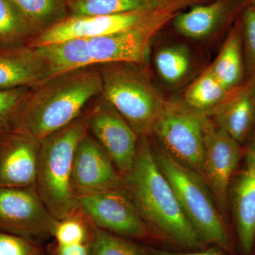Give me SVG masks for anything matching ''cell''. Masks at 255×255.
<instances>
[{
	"label": "cell",
	"mask_w": 255,
	"mask_h": 255,
	"mask_svg": "<svg viewBox=\"0 0 255 255\" xmlns=\"http://www.w3.org/2000/svg\"><path fill=\"white\" fill-rule=\"evenodd\" d=\"M153 65L164 85L177 89L190 78L194 69V59L189 47L182 42L167 41L156 47Z\"/></svg>",
	"instance_id": "20"
},
{
	"label": "cell",
	"mask_w": 255,
	"mask_h": 255,
	"mask_svg": "<svg viewBox=\"0 0 255 255\" xmlns=\"http://www.w3.org/2000/svg\"><path fill=\"white\" fill-rule=\"evenodd\" d=\"M248 1V4H255V0H247Z\"/></svg>",
	"instance_id": "34"
},
{
	"label": "cell",
	"mask_w": 255,
	"mask_h": 255,
	"mask_svg": "<svg viewBox=\"0 0 255 255\" xmlns=\"http://www.w3.org/2000/svg\"><path fill=\"white\" fill-rule=\"evenodd\" d=\"M147 248L150 255H228L226 252L214 246L198 251L186 252L168 251L150 246H147Z\"/></svg>",
	"instance_id": "31"
},
{
	"label": "cell",
	"mask_w": 255,
	"mask_h": 255,
	"mask_svg": "<svg viewBox=\"0 0 255 255\" xmlns=\"http://www.w3.org/2000/svg\"><path fill=\"white\" fill-rule=\"evenodd\" d=\"M33 36L24 16L12 0H0V48L28 44Z\"/></svg>",
	"instance_id": "25"
},
{
	"label": "cell",
	"mask_w": 255,
	"mask_h": 255,
	"mask_svg": "<svg viewBox=\"0 0 255 255\" xmlns=\"http://www.w3.org/2000/svg\"><path fill=\"white\" fill-rule=\"evenodd\" d=\"M12 1L22 13L33 36L46 31L69 15L67 0Z\"/></svg>",
	"instance_id": "23"
},
{
	"label": "cell",
	"mask_w": 255,
	"mask_h": 255,
	"mask_svg": "<svg viewBox=\"0 0 255 255\" xmlns=\"http://www.w3.org/2000/svg\"><path fill=\"white\" fill-rule=\"evenodd\" d=\"M101 95L130 124L139 136H149L167 100L152 84L145 65L114 63L97 65Z\"/></svg>",
	"instance_id": "4"
},
{
	"label": "cell",
	"mask_w": 255,
	"mask_h": 255,
	"mask_svg": "<svg viewBox=\"0 0 255 255\" xmlns=\"http://www.w3.org/2000/svg\"><path fill=\"white\" fill-rule=\"evenodd\" d=\"M151 135L164 153L201 176L204 156L201 114L182 100H167Z\"/></svg>",
	"instance_id": "6"
},
{
	"label": "cell",
	"mask_w": 255,
	"mask_h": 255,
	"mask_svg": "<svg viewBox=\"0 0 255 255\" xmlns=\"http://www.w3.org/2000/svg\"><path fill=\"white\" fill-rule=\"evenodd\" d=\"M246 77L255 75V4H248L240 16Z\"/></svg>",
	"instance_id": "29"
},
{
	"label": "cell",
	"mask_w": 255,
	"mask_h": 255,
	"mask_svg": "<svg viewBox=\"0 0 255 255\" xmlns=\"http://www.w3.org/2000/svg\"><path fill=\"white\" fill-rule=\"evenodd\" d=\"M31 87L0 90V135L16 127Z\"/></svg>",
	"instance_id": "27"
},
{
	"label": "cell",
	"mask_w": 255,
	"mask_h": 255,
	"mask_svg": "<svg viewBox=\"0 0 255 255\" xmlns=\"http://www.w3.org/2000/svg\"><path fill=\"white\" fill-rule=\"evenodd\" d=\"M124 186L142 219L159 240L187 251L206 248L189 222L177 196L156 162L147 137H139Z\"/></svg>",
	"instance_id": "1"
},
{
	"label": "cell",
	"mask_w": 255,
	"mask_h": 255,
	"mask_svg": "<svg viewBox=\"0 0 255 255\" xmlns=\"http://www.w3.org/2000/svg\"><path fill=\"white\" fill-rule=\"evenodd\" d=\"M243 166L230 185L236 234L243 255H253L255 245V131L244 146Z\"/></svg>",
	"instance_id": "14"
},
{
	"label": "cell",
	"mask_w": 255,
	"mask_h": 255,
	"mask_svg": "<svg viewBox=\"0 0 255 255\" xmlns=\"http://www.w3.org/2000/svg\"><path fill=\"white\" fill-rule=\"evenodd\" d=\"M78 214L58 221L53 233L57 246L89 243L90 238L89 224L87 225L84 220L78 217Z\"/></svg>",
	"instance_id": "28"
},
{
	"label": "cell",
	"mask_w": 255,
	"mask_h": 255,
	"mask_svg": "<svg viewBox=\"0 0 255 255\" xmlns=\"http://www.w3.org/2000/svg\"><path fill=\"white\" fill-rule=\"evenodd\" d=\"M36 48L46 64L49 72L48 79L79 69L96 66L89 50L88 38H70Z\"/></svg>",
	"instance_id": "21"
},
{
	"label": "cell",
	"mask_w": 255,
	"mask_h": 255,
	"mask_svg": "<svg viewBox=\"0 0 255 255\" xmlns=\"http://www.w3.org/2000/svg\"><path fill=\"white\" fill-rule=\"evenodd\" d=\"M253 255H255V245L254 251H253Z\"/></svg>",
	"instance_id": "35"
},
{
	"label": "cell",
	"mask_w": 255,
	"mask_h": 255,
	"mask_svg": "<svg viewBox=\"0 0 255 255\" xmlns=\"http://www.w3.org/2000/svg\"><path fill=\"white\" fill-rule=\"evenodd\" d=\"M211 0H158L159 5L162 7L168 8L180 11L187 6L208 2Z\"/></svg>",
	"instance_id": "33"
},
{
	"label": "cell",
	"mask_w": 255,
	"mask_h": 255,
	"mask_svg": "<svg viewBox=\"0 0 255 255\" xmlns=\"http://www.w3.org/2000/svg\"><path fill=\"white\" fill-rule=\"evenodd\" d=\"M168 11L159 6L152 9L100 16L69 14L59 22L33 36L28 46L38 48L75 38H92L128 31L145 25Z\"/></svg>",
	"instance_id": "8"
},
{
	"label": "cell",
	"mask_w": 255,
	"mask_h": 255,
	"mask_svg": "<svg viewBox=\"0 0 255 255\" xmlns=\"http://www.w3.org/2000/svg\"><path fill=\"white\" fill-rule=\"evenodd\" d=\"M72 187L77 197L124 187L110 155L89 132L75 150Z\"/></svg>",
	"instance_id": "13"
},
{
	"label": "cell",
	"mask_w": 255,
	"mask_h": 255,
	"mask_svg": "<svg viewBox=\"0 0 255 255\" xmlns=\"http://www.w3.org/2000/svg\"><path fill=\"white\" fill-rule=\"evenodd\" d=\"M69 14L100 16L156 9L158 0H67Z\"/></svg>",
	"instance_id": "24"
},
{
	"label": "cell",
	"mask_w": 255,
	"mask_h": 255,
	"mask_svg": "<svg viewBox=\"0 0 255 255\" xmlns=\"http://www.w3.org/2000/svg\"><path fill=\"white\" fill-rule=\"evenodd\" d=\"M87 133L85 117H80L40 144L35 188L47 209L58 221L80 212L72 187V172L75 150Z\"/></svg>",
	"instance_id": "3"
},
{
	"label": "cell",
	"mask_w": 255,
	"mask_h": 255,
	"mask_svg": "<svg viewBox=\"0 0 255 255\" xmlns=\"http://www.w3.org/2000/svg\"><path fill=\"white\" fill-rule=\"evenodd\" d=\"M204 115L244 147L255 131V75L246 78L219 105Z\"/></svg>",
	"instance_id": "17"
},
{
	"label": "cell",
	"mask_w": 255,
	"mask_h": 255,
	"mask_svg": "<svg viewBox=\"0 0 255 255\" xmlns=\"http://www.w3.org/2000/svg\"><path fill=\"white\" fill-rule=\"evenodd\" d=\"M178 12L168 11L150 22L128 31L88 38L89 50L96 66L132 63L145 65L152 39Z\"/></svg>",
	"instance_id": "12"
},
{
	"label": "cell",
	"mask_w": 255,
	"mask_h": 255,
	"mask_svg": "<svg viewBox=\"0 0 255 255\" xmlns=\"http://www.w3.org/2000/svg\"><path fill=\"white\" fill-rule=\"evenodd\" d=\"M79 210L101 229L130 240L157 239L125 188L78 196Z\"/></svg>",
	"instance_id": "7"
},
{
	"label": "cell",
	"mask_w": 255,
	"mask_h": 255,
	"mask_svg": "<svg viewBox=\"0 0 255 255\" xmlns=\"http://www.w3.org/2000/svg\"><path fill=\"white\" fill-rule=\"evenodd\" d=\"M40 144L17 130L0 135V188L35 187Z\"/></svg>",
	"instance_id": "16"
},
{
	"label": "cell",
	"mask_w": 255,
	"mask_h": 255,
	"mask_svg": "<svg viewBox=\"0 0 255 255\" xmlns=\"http://www.w3.org/2000/svg\"><path fill=\"white\" fill-rule=\"evenodd\" d=\"M85 116L91 132L122 176L131 169L136 156L139 135L118 111L102 95Z\"/></svg>",
	"instance_id": "11"
},
{
	"label": "cell",
	"mask_w": 255,
	"mask_h": 255,
	"mask_svg": "<svg viewBox=\"0 0 255 255\" xmlns=\"http://www.w3.org/2000/svg\"><path fill=\"white\" fill-rule=\"evenodd\" d=\"M204 136L202 174L223 217L227 214L228 192L244 154V147L201 114Z\"/></svg>",
	"instance_id": "9"
},
{
	"label": "cell",
	"mask_w": 255,
	"mask_h": 255,
	"mask_svg": "<svg viewBox=\"0 0 255 255\" xmlns=\"http://www.w3.org/2000/svg\"><path fill=\"white\" fill-rule=\"evenodd\" d=\"M247 4V0H211L179 11L170 22L181 36L204 41L231 28Z\"/></svg>",
	"instance_id": "15"
},
{
	"label": "cell",
	"mask_w": 255,
	"mask_h": 255,
	"mask_svg": "<svg viewBox=\"0 0 255 255\" xmlns=\"http://www.w3.org/2000/svg\"><path fill=\"white\" fill-rule=\"evenodd\" d=\"M102 93L97 66L62 74L32 87L16 127L41 142L80 118L85 106Z\"/></svg>",
	"instance_id": "2"
},
{
	"label": "cell",
	"mask_w": 255,
	"mask_h": 255,
	"mask_svg": "<svg viewBox=\"0 0 255 255\" xmlns=\"http://www.w3.org/2000/svg\"><path fill=\"white\" fill-rule=\"evenodd\" d=\"M0 255H41V249L36 241L0 232Z\"/></svg>",
	"instance_id": "30"
},
{
	"label": "cell",
	"mask_w": 255,
	"mask_h": 255,
	"mask_svg": "<svg viewBox=\"0 0 255 255\" xmlns=\"http://www.w3.org/2000/svg\"><path fill=\"white\" fill-rule=\"evenodd\" d=\"M233 90L223 86L208 67L187 87L182 101L191 110L205 114L219 105Z\"/></svg>",
	"instance_id": "22"
},
{
	"label": "cell",
	"mask_w": 255,
	"mask_h": 255,
	"mask_svg": "<svg viewBox=\"0 0 255 255\" xmlns=\"http://www.w3.org/2000/svg\"><path fill=\"white\" fill-rule=\"evenodd\" d=\"M49 78L46 64L27 44L0 48V90L34 87Z\"/></svg>",
	"instance_id": "18"
},
{
	"label": "cell",
	"mask_w": 255,
	"mask_h": 255,
	"mask_svg": "<svg viewBox=\"0 0 255 255\" xmlns=\"http://www.w3.org/2000/svg\"><path fill=\"white\" fill-rule=\"evenodd\" d=\"M56 255H90V241L82 244L57 246Z\"/></svg>",
	"instance_id": "32"
},
{
	"label": "cell",
	"mask_w": 255,
	"mask_h": 255,
	"mask_svg": "<svg viewBox=\"0 0 255 255\" xmlns=\"http://www.w3.org/2000/svg\"><path fill=\"white\" fill-rule=\"evenodd\" d=\"M90 255H150L147 246L97 227L90 222Z\"/></svg>",
	"instance_id": "26"
},
{
	"label": "cell",
	"mask_w": 255,
	"mask_h": 255,
	"mask_svg": "<svg viewBox=\"0 0 255 255\" xmlns=\"http://www.w3.org/2000/svg\"><path fill=\"white\" fill-rule=\"evenodd\" d=\"M217 80L229 90L237 88L247 78L241 18L228 31L226 41L209 66Z\"/></svg>",
	"instance_id": "19"
},
{
	"label": "cell",
	"mask_w": 255,
	"mask_h": 255,
	"mask_svg": "<svg viewBox=\"0 0 255 255\" xmlns=\"http://www.w3.org/2000/svg\"><path fill=\"white\" fill-rule=\"evenodd\" d=\"M154 155L201 241L206 246L211 245L232 253V243L224 219L203 177L159 148L154 151Z\"/></svg>",
	"instance_id": "5"
},
{
	"label": "cell",
	"mask_w": 255,
	"mask_h": 255,
	"mask_svg": "<svg viewBox=\"0 0 255 255\" xmlns=\"http://www.w3.org/2000/svg\"><path fill=\"white\" fill-rule=\"evenodd\" d=\"M58 221L35 187L0 188V232L36 241L53 236Z\"/></svg>",
	"instance_id": "10"
}]
</instances>
